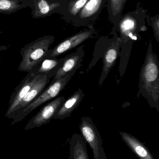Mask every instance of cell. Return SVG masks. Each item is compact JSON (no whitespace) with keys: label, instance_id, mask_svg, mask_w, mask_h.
I'll return each mask as SVG.
<instances>
[{"label":"cell","instance_id":"cell-1","mask_svg":"<svg viewBox=\"0 0 159 159\" xmlns=\"http://www.w3.org/2000/svg\"><path fill=\"white\" fill-rule=\"evenodd\" d=\"M139 93L152 107L159 109V69L157 56L149 43L144 63L140 71Z\"/></svg>","mask_w":159,"mask_h":159},{"label":"cell","instance_id":"cell-2","mask_svg":"<svg viewBox=\"0 0 159 159\" xmlns=\"http://www.w3.org/2000/svg\"><path fill=\"white\" fill-rule=\"evenodd\" d=\"M53 35H45L27 44L21 49L22 60L18 70L23 72H32L34 69L45 58L51 45L54 43Z\"/></svg>","mask_w":159,"mask_h":159},{"label":"cell","instance_id":"cell-3","mask_svg":"<svg viewBox=\"0 0 159 159\" xmlns=\"http://www.w3.org/2000/svg\"><path fill=\"white\" fill-rule=\"evenodd\" d=\"M73 71L65 77L51 81L47 87L40 93V95L30 104L25 107L20 113L15 116L12 119V125L23 120L31 112L43 104L58 97L71 80L72 77L76 72Z\"/></svg>","mask_w":159,"mask_h":159},{"label":"cell","instance_id":"cell-4","mask_svg":"<svg viewBox=\"0 0 159 159\" xmlns=\"http://www.w3.org/2000/svg\"><path fill=\"white\" fill-rule=\"evenodd\" d=\"M79 129L82 136L92 149L94 159H107L100 133L91 119L87 116L81 118Z\"/></svg>","mask_w":159,"mask_h":159},{"label":"cell","instance_id":"cell-5","mask_svg":"<svg viewBox=\"0 0 159 159\" xmlns=\"http://www.w3.org/2000/svg\"><path fill=\"white\" fill-rule=\"evenodd\" d=\"M65 99L64 96H58L52 101L49 102L29 120L24 129H31L34 128H39L48 123L53 119Z\"/></svg>","mask_w":159,"mask_h":159},{"label":"cell","instance_id":"cell-6","mask_svg":"<svg viewBox=\"0 0 159 159\" xmlns=\"http://www.w3.org/2000/svg\"><path fill=\"white\" fill-rule=\"evenodd\" d=\"M42 76L34 75L32 73H29L25 76L21 82L15 88L11 94L8 103L7 111L6 113L5 117L11 119L14 112L21 101L29 91L34 83Z\"/></svg>","mask_w":159,"mask_h":159},{"label":"cell","instance_id":"cell-7","mask_svg":"<svg viewBox=\"0 0 159 159\" xmlns=\"http://www.w3.org/2000/svg\"><path fill=\"white\" fill-rule=\"evenodd\" d=\"M92 34L90 31L82 32L77 34L60 42L52 49H49L45 56V58H58L65 52L74 48L89 38Z\"/></svg>","mask_w":159,"mask_h":159},{"label":"cell","instance_id":"cell-8","mask_svg":"<svg viewBox=\"0 0 159 159\" xmlns=\"http://www.w3.org/2000/svg\"><path fill=\"white\" fill-rule=\"evenodd\" d=\"M85 53L84 46H81L75 52L64 57L61 66L51 81L65 77L73 71L77 70L82 66L81 63L85 57Z\"/></svg>","mask_w":159,"mask_h":159},{"label":"cell","instance_id":"cell-9","mask_svg":"<svg viewBox=\"0 0 159 159\" xmlns=\"http://www.w3.org/2000/svg\"><path fill=\"white\" fill-rule=\"evenodd\" d=\"M33 18H43L51 16L60 9V0H28Z\"/></svg>","mask_w":159,"mask_h":159},{"label":"cell","instance_id":"cell-10","mask_svg":"<svg viewBox=\"0 0 159 159\" xmlns=\"http://www.w3.org/2000/svg\"><path fill=\"white\" fill-rule=\"evenodd\" d=\"M50 81V78L47 75H45L39 77L32 86L30 89L27 93L24 98L21 101L16 108L11 119L14 116L20 113L26 107L35 100L40 93L46 88Z\"/></svg>","mask_w":159,"mask_h":159},{"label":"cell","instance_id":"cell-11","mask_svg":"<svg viewBox=\"0 0 159 159\" xmlns=\"http://www.w3.org/2000/svg\"><path fill=\"white\" fill-rule=\"evenodd\" d=\"M120 43V40L118 39L117 41L113 43L105 52L103 59V67L99 80V85L100 86L102 85L111 69L115 64L116 61L119 54Z\"/></svg>","mask_w":159,"mask_h":159},{"label":"cell","instance_id":"cell-12","mask_svg":"<svg viewBox=\"0 0 159 159\" xmlns=\"http://www.w3.org/2000/svg\"><path fill=\"white\" fill-rule=\"evenodd\" d=\"M84 96L82 90L78 89L68 99H65L53 119L63 120L70 117L73 111L78 107Z\"/></svg>","mask_w":159,"mask_h":159},{"label":"cell","instance_id":"cell-13","mask_svg":"<svg viewBox=\"0 0 159 159\" xmlns=\"http://www.w3.org/2000/svg\"><path fill=\"white\" fill-rule=\"evenodd\" d=\"M63 59L64 57L45 58L31 73L36 76H43L47 75L51 79L55 76L58 70Z\"/></svg>","mask_w":159,"mask_h":159},{"label":"cell","instance_id":"cell-14","mask_svg":"<svg viewBox=\"0 0 159 159\" xmlns=\"http://www.w3.org/2000/svg\"><path fill=\"white\" fill-rule=\"evenodd\" d=\"M122 140L140 159H155L144 144L131 134L119 132Z\"/></svg>","mask_w":159,"mask_h":159},{"label":"cell","instance_id":"cell-15","mask_svg":"<svg viewBox=\"0 0 159 159\" xmlns=\"http://www.w3.org/2000/svg\"><path fill=\"white\" fill-rule=\"evenodd\" d=\"M69 145L70 159H89L87 143L82 135L74 134L69 142Z\"/></svg>","mask_w":159,"mask_h":159},{"label":"cell","instance_id":"cell-16","mask_svg":"<svg viewBox=\"0 0 159 159\" xmlns=\"http://www.w3.org/2000/svg\"><path fill=\"white\" fill-rule=\"evenodd\" d=\"M28 7V0H0V14L11 15Z\"/></svg>","mask_w":159,"mask_h":159},{"label":"cell","instance_id":"cell-17","mask_svg":"<svg viewBox=\"0 0 159 159\" xmlns=\"http://www.w3.org/2000/svg\"><path fill=\"white\" fill-rule=\"evenodd\" d=\"M102 2L103 0H89L80 12V17L87 18L94 15L100 9Z\"/></svg>","mask_w":159,"mask_h":159},{"label":"cell","instance_id":"cell-18","mask_svg":"<svg viewBox=\"0 0 159 159\" xmlns=\"http://www.w3.org/2000/svg\"><path fill=\"white\" fill-rule=\"evenodd\" d=\"M126 0H110V10L114 16H118Z\"/></svg>","mask_w":159,"mask_h":159},{"label":"cell","instance_id":"cell-19","mask_svg":"<svg viewBox=\"0 0 159 159\" xmlns=\"http://www.w3.org/2000/svg\"><path fill=\"white\" fill-rule=\"evenodd\" d=\"M135 27V22L134 20L131 18L126 19L124 20L121 24L120 29L123 33L126 34L129 36V35L130 32L132 31Z\"/></svg>","mask_w":159,"mask_h":159},{"label":"cell","instance_id":"cell-20","mask_svg":"<svg viewBox=\"0 0 159 159\" xmlns=\"http://www.w3.org/2000/svg\"><path fill=\"white\" fill-rule=\"evenodd\" d=\"M88 0H77L74 3L72 6L71 7L70 13L73 15H76L81 8L84 7L87 3Z\"/></svg>","mask_w":159,"mask_h":159},{"label":"cell","instance_id":"cell-21","mask_svg":"<svg viewBox=\"0 0 159 159\" xmlns=\"http://www.w3.org/2000/svg\"><path fill=\"white\" fill-rule=\"evenodd\" d=\"M7 49V47L5 46H0V52Z\"/></svg>","mask_w":159,"mask_h":159},{"label":"cell","instance_id":"cell-22","mask_svg":"<svg viewBox=\"0 0 159 159\" xmlns=\"http://www.w3.org/2000/svg\"><path fill=\"white\" fill-rule=\"evenodd\" d=\"M0 64H1V60H0Z\"/></svg>","mask_w":159,"mask_h":159}]
</instances>
